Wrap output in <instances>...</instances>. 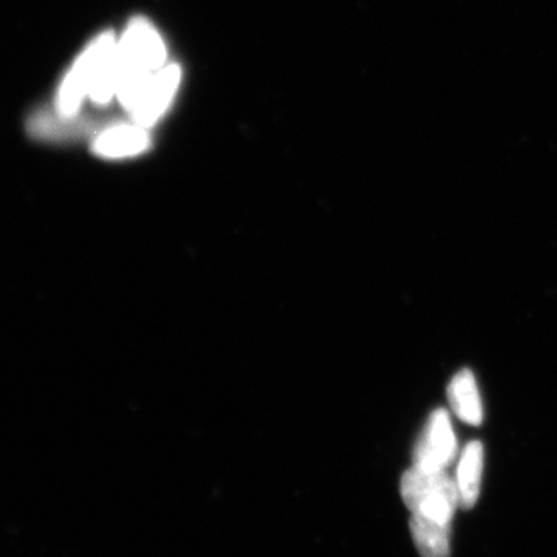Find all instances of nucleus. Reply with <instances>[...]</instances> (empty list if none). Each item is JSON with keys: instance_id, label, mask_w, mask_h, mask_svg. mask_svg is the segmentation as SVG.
<instances>
[{"instance_id": "nucleus-1", "label": "nucleus", "mask_w": 557, "mask_h": 557, "mask_svg": "<svg viewBox=\"0 0 557 557\" xmlns=\"http://www.w3.org/2000/svg\"><path fill=\"white\" fill-rule=\"evenodd\" d=\"M166 65V46L149 21L137 17L116 40V100L132 94L139 84Z\"/></svg>"}, {"instance_id": "nucleus-2", "label": "nucleus", "mask_w": 557, "mask_h": 557, "mask_svg": "<svg viewBox=\"0 0 557 557\" xmlns=\"http://www.w3.org/2000/svg\"><path fill=\"white\" fill-rule=\"evenodd\" d=\"M116 40L119 39L113 32L101 33L76 58L54 95L53 108L58 112L64 115H76L81 112L84 101L89 100L91 87L101 69L115 50Z\"/></svg>"}, {"instance_id": "nucleus-3", "label": "nucleus", "mask_w": 557, "mask_h": 557, "mask_svg": "<svg viewBox=\"0 0 557 557\" xmlns=\"http://www.w3.org/2000/svg\"><path fill=\"white\" fill-rule=\"evenodd\" d=\"M401 497L412 515L453 522L460 507L457 483L446 471H431L413 467L403 475Z\"/></svg>"}, {"instance_id": "nucleus-4", "label": "nucleus", "mask_w": 557, "mask_h": 557, "mask_svg": "<svg viewBox=\"0 0 557 557\" xmlns=\"http://www.w3.org/2000/svg\"><path fill=\"white\" fill-rule=\"evenodd\" d=\"M182 81V70L177 64L164 65L137 89L120 101L129 113L132 121L139 126H153L170 109Z\"/></svg>"}, {"instance_id": "nucleus-5", "label": "nucleus", "mask_w": 557, "mask_h": 557, "mask_svg": "<svg viewBox=\"0 0 557 557\" xmlns=\"http://www.w3.org/2000/svg\"><path fill=\"white\" fill-rule=\"evenodd\" d=\"M457 448L449 413L445 409L435 410L413 449V467L445 471L456 458Z\"/></svg>"}, {"instance_id": "nucleus-6", "label": "nucleus", "mask_w": 557, "mask_h": 557, "mask_svg": "<svg viewBox=\"0 0 557 557\" xmlns=\"http://www.w3.org/2000/svg\"><path fill=\"white\" fill-rule=\"evenodd\" d=\"M97 129L89 116L64 115L51 108L39 109L27 119V134L36 141L67 143L87 137Z\"/></svg>"}, {"instance_id": "nucleus-7", "label": "nucleus", "mask_w": 557, "mask_h": 557, "mask_svg": "<svg viewBox=\"0 0 557 557\" xmlns=\"http://www.w3.org/2000/svg\"><path fill=\"white\" fill-rule=\"evenodd\" d=\"M150 146L149 132L139 124H112L91 139V152L100 159L121 160L137 157Z\"/></svg>"}, {"instance_id": "nucleus-8", "label": "nucleus", "mask_w": 557, "mask_h": 557, "mask_svg": "<svg viewBox=\"0 0 557 557\" xmlns=\"http://www.w3.org/2000/svg\"><path fill=\"white\" fill-rule=\"evenodd\" d=\"M410 531L421 557H449L450 523L412 515Z\"/></svg>"}, {"instance_id": "nucleus-9", "label": "nucleus", "mask_w": 557, "mask_h": 557, "mask_svg": "<svg viewBox=\"0 0 557 557\" xmlns=\"http://www.w3.org/2000/svg\"><path fill=\"white\" fill-rule=\"evenodd\" d=\"M448 398L454 412L465 423L472 424V426L482 423V401H480L478 383H475L471 370H461L450 380Z\"/></svg>"}, {"instance_id": "nucleus-10", "label": "nucleus", "mask_w": 557, "mask_h": 557, "mask_svg": "<svg viewBox=\"0 0 557 557\" xmlns=\"http://www.w3.org/2000/svg\"><path fill=\"white\" fill-rule=\"evenodd\" d=\"M483 446L480 442H471L461 453L457 469V490L460 507L472 508L478 502L480 483L483 472Z\"/></svg>"}]
</instances>
